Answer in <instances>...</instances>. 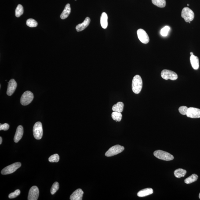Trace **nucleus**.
Segmentation results:
<instances>
[{"instance_id":"obj_11","label":"nucleus","mask_w":200,"mask_h":200,"mask_svg":"<svg viewBox=\"0 0 200 200\" xmlns=\"http://www.w3.org/2000/svg\"><path fill=\"white\" fill-rule=\"evenodd\" d=\"M187 116L190 118H200V109L195 107H189L187 110Z\"/></svg>"},{"instance_id":"obj_9","label":"nucleus","mask_w":200,"mask_h":200,"mask_svg":"<svg viewBox=\"0 0 200 200\" xmlns=\"http://www.w3.org/2000/svg\"><path fill=\"white\" fill-rule=\"evenodd\" d=\"M137 34L139 40L142 43L147 44L149 42V38L148 34L143 29H139L137 31Z\"/></svg>"},{"instance_id":"obj_17","label":"nucleus","mask_w":200,"mask_h":200,"mask_svg":"<svg viewBox=\"0 0 200 200\" xmlns=\"http://www.w3.org/2000/svg\"><path fill=\"white\" fill-rule=\"evenodd\" d=\"M153 193V190L151 188H147L141 190L138 193L137 195L139 197H143L150 194H152Z\"/></svg>"},{"instance_id":"obj_3","label":"nucleus","mask_w":200,"mask_h":200,"mask_svg":"<svg viewBox=\"0 0 200 200\" xmlns=\"http://www.w3.org/2000/svg\"><path fill=\"white\" fill-rule=\"evenodd\" d=\"M34 98V95L32 92L30 91H27L22 95L20 98V103L22 105H27L32 102Z\"/></svg>"},{"instance_id":"obj_2","label":"nucleus","mask_w":200,"mask_h":200,"mask_svg":"<svg viewBox=\"0 0 200 200\" xmlns=\"http://www.w3.org/2000/svg\"><path fill=\"white\" fill-rule=\"evenodd\" d=\"M154 154L157 158L164 161H171L174 159V157L172 154L162 150H157L154 152Z\"/></svg>"},{"instance_id":"obj_13","label":"nucleus","mask_w":200,"mask_h":200,"mask_svg":"<svg viewBox=\"0 0 200 200\" xmlns=\"http://www.w3.org/2000/svg\"><path fill=\"white\" fill-rule=\"evenodd\" d=\"M84 192L81 189H78L73 192L70 196L71 200H82Z\"/></svg>"},{"instance_id":"obj_24","label":"nucleus","mask_w":200,"mask_h":200,"mask_svg":"<svg viewBox=\"0 0 200 200\" xmlns=\"http://www.w3.org/2000/svg\"><path fill=\"white\" fill-rule=\"evenodd\" d=\"M112 117L114 121L116 122H120L121 121L122 118V114L121 113L114 112L112 114Z\"/></svg>"},{"instance_id":"obj_1","label":"nucleus","mask_w":200,"mask_h":200,"mask_svg":"<svg viewBox=\"0 0 200 200\" xmlns=\"http://www.w3.org/2000/svg\"><path fill=\"white\" fill-rule=\"evenodd\" d=\"M143 82L141 77L136 75L133 77L132 82V90L134 93L139 94L142 88Z\"/></svg>"},{"instance_id":"obj_15","label":"nucleus","mask_w":200,"mask_h":200,"mask_svg":"<svg viewBox=\"0 0 200 200\" xmlns=\"http://www.w3.org/2000/svg\"><path fill=\"white\" fill-rule=\"evenodd\" d=\"M23 134V128L21 125H19L18 127L15 134L14 140L15 142L18 143L22 137Z\"/></svg>"},{"instance_id":"obj_5","label":"nucleus","mask_w":200,"mask_h":200,"mask_svg":"<svg viewBox=\"0 0 200 200\" xmlns=\"http://www.w3.org/2000/svg\"><path fill=\"white\" fill-rule=\"evenodd\" d=\"M21 164L20 162H16L9 165L4 168L1 171V173L3 175L10 174L13 173L16 171L20 167Z\"/></svg>"},{"instance_id":"obj_31","label":"nucleus","mask_w":200,"mask_h":200,"mask_svg":"<svg viewBox=\"0 0 200 200\" xmlns=\"http://www.w3.org/2000/svg\"><path fill=\"white\" fill-rule=\"evenodd\" d=\"M20 191L19 189L16 190L13 192L11 193L9 195V198L10 199H13L16 198L20 194Z\"/></svg>"},{"instance_id":"obj_10","label":"nucleus","mask_w":200,"mask_h":200,"mask_svg":"<svg viewBox=\"0 0 200 200\" xmlns=\"http://www.w3.org/2000/svg\"><path fill=\"white\" fill-rule=\"evenodd\" d=\"M39 194V190L38 187L36 186H33L31 187L29 191L27 199L28 200H38Z\"/></svg>"},{"instance_id":"obj_26","label":"nucleus","mask_w":200,"mask_h":200,"mask_svg":"<svg viewBox=\"0 0 200 200\" xmlns=\"http://www.w3.org/2000/svg\"><path fill=\"white\" fill-rule=\"evenodd\" d=\"M27 25L29 27H36L38 25V23L34 19H27Z\"/></svg>"},{"instance_id":"obj_18","label":"nucleus","mask_w":200,"mask_h":200,"mask_svg":"<svg viewBox=\"0 0 200 200\" xmlns=\"http://www.w3.org/2000/svg\"><path fill=\"white\" fill-rule=\"evenodd\" d=\"M71 12V8L69 4H67L65 7L64 10L60 15V18L62 19H65L68 17Z\"/></svg>"},{"instance_id":"obj_25","label":"nucleus","mask_w":200,"mask_h":200,"mask_svg":"<svg viewBox=\"0 0 200 200\" xmlns=\"http://www.w3.org/2000/svg\"><path fill=\"white\" fill-rule=\"evenodd\" d=\"M23 13V7L20 4L18 5L15 10V16L16 17H19Z\"/></svg>"},{"instance_id":"obj_20","label":"nucleus","mask_w":200,"mask_h":200,"mask_svg":"<svg viewBox=\"0 0 200 200\" xmlns=\"http://www.w3.org/2000/svg\"><path fill=\"white\" fill-rule=\"evenodd\" d=\"M124 104L122 102H118L113 106L112 110L114 112L121 113L123 111Z\"/></svg>"},{"instance_id":"obj_29","label":"nucleus","mask_w":200,"mask_h":200,"mask_svg":"<svg viewBox=\"0 0 200 200\" xmlns=\"http://www.w3.org/2000/svg\"><path fill=\"white\" fill-rule=\"evenodd\" d=\"M170 30V27L168 26H166L161 29V34L162 36H166L168 35Z\"/></svg>"},{"instance_id":"obj_34","label":"nucleus","mask_w":200,"mask_h":200,"mask_svg":"<svg viewBox=\"0 0 200 200\" xmlns=\"http://www.w3.org/2000/svg\"><path fill=\"white\" fill-rule=\"evenodd\" d=\"M190 54L192 55H194V53H193L192 52H191V53H190Z\"/></svg>"},{"instance_id":"obj_36","label":"nucleus","mask_w":200,"mask_h":200,"mask_svg":"<svg viewBox=\"0 0 200 200\" xmlns=\"http://www.w3.org/2000/svg\"><path fill=\"white\" fill-rule=\"evenodd\" d=\"M187 6H189V4H187Z\"/></svg>"},{"instance_id":"obj_7","label":"nucleus","mask_w":200,"mask_h":200,"mask_svg":"<svg viewBox=\"0 0 200 200\" xmlns=\"http://www.w3.org/2000/svg\"><path fill=\"white\" fill-rule=\"evenodd\" d=\"M124 147L120 145H116L112 147L105 153L107 157H111L117 155L124 151Z\"/></svg>"},{"instance_id":"obj_12","label":"nucleus","mask_w":200,"mask_h":200,"mask_svg":"<svg viewBox=\"0 0 200 200\" xmlns=\"http://www.w3.org/2000/svg\"><path fill=\"white\" fill-rule=\"evenodd\" d=\"M17 84L16 81L14 79L10 80L8 82L7 94L8 95L11 96L15 92L17 87Z\"/></svg>"},{"instance_id":"obj_6","label":"nucleus","mask_w":200,"mask_h":200,"mask_svg":"<svg viewBox=\"0 0 200 200\" xmlns=\"http://www.w3.org/2000/svg\"><path fill=\"white\" fill-rule=\"evenodd\" d=\"M43 133V130L42 123L40 122L36 123L33 128V134L34 138L37 140H39L42 138Z\"/></svg>"},{"instance_id":"obj_32","label":"nucleus","mask_w":200,"mask_h":200,"mask_svg":"<svg viewBox=\"0 0 200 200\" xmlns=\"http://www.w3.org/2000/svg\"><path fill=\"white\" fill-rule=\"evenodd\" d=\"M9 128V125L8 124H1L0 125V130L7 131Z\"/></svg>"},{"instance_id":"obj_8","label":"nucleus","mask_w":200,"mask_h":200,"mask_svg":"<svg viewBox=\"0 0 200 200\" xmlns=\"http://www.w3.org/2000/svg\"><path fill=\"white\" fill-rule=\"evenodd\" d=\"M161 76L164 79L166 80L170 79L175 81L178 78V74L175 72L167 69L163 70L161 73Z\"/></svg>"},{"instance_id":"obj_22","label":"nucleus","mask_w":200,"mask_h":200,"mask_svg":"<svg viewBox=\"0 0 200 200\" xmlns=\"http://www.w3.org/2000/svg\"><path fill=\"white\" fill-rule=\"evenodd\" d=\"M152 4L158 7L164 8L166 5V0H152Z\"/></svg>"},{"instance_id":"obj_28","label":"nucleus","mask_w":200,"mask_h":200,"mask_svg":"<svg viewBox=\"0 0 200 200\" xmlns=\"http://www.w3.org/2000/svg\"><path fill=\"white\" fill-rule=\"evenodd\" d=\"M59 160V156L58 154H55L51 156L49 158V161L50 162H58Z\"/></svg>"},{"instance_id":"obj_19","label":"nucleus","mask_w":200,"mask_h":200,"mask_svg":"<svg viewBox=\"0 0 200 200\" xmlns=\"http://www.w3.org/2000/svg\"><path fill=\"white\" fill-rule=\"evenodd\" d=\"M107 15L105 12H103L102 13L101 17H100V24L102 27L103 29H106L108 25L107 22Z\"/></svg>"},{"instance_id":"obj_23","label":"nucleus","mask_w":200,"mask_h":200,"mask_svg":"<svg viewBox=\"0 0 200 200\" xmlns=\"http://www.w3.org/2000/svg\"><path fill=\"white\" fill-rule=\"evenodd\" d=\"M198 179V176L195 174L191 175V176L187 178L185 180V182L186 184H189L196 181Z\"/></svg>"},{"instance_id":"obj_35","label":"nucleus","mask_w":200,"mask_h":200,"mask_svg":"<svg viewBox=\"0 0 200 200\" xmlns=\"http://www.w3.org/2000/svg\"><path fill=\"white\" fill-rule=\"evenodd\" d=\"M199 198H200V194H199Z\"/></svg>"},{"instance_id":"obj_16","label":"nucleus","mask_w":200,"mask_h":200,"mask_svg":"<svg viewBox=\"0 0 200 200\" xmlns=\"http://www.w3.org/2000/svg\"><path fill=\"white\" fill-rule=\"evenodd\" d=\"M190 62L193 69L195 70L198 69L199 68V60L196 56L193 55L190 57Z\"/></svg>"},{"instance_id":"obj_30","label":"nucleus","mask_w":200,"mask_h":200,"mask_svg":"<svg viewBox=\"0 0 200 200\" xmlns=\"http://www.w3.org/2000/svg\"><path fill=\"white\" fill-rule=\"evenodd\" d=\"M188 109V107L186 106H182L179 108V111L180 114L183 115H187Z\"/></svg>"},{"instance_id":"obj_33","label":"nucleus","mask_w":200,"mask_h":200,"mask_svg":"<svg viewBox=\"0 0 200 200\" xmlns=\"http://www.w3.org/2000/svg\"><path fill=\"white\" fill-rule=\"evenodd\" d=\"M2 137H0V144L1 145V144H2Z\"/></svg>"},{"instance_id":"obj_27","label":"nucleus","mask_w":200,"mask_h":200,"mask_svg":"<svg viewBox=\"0 0 200 200\" xmlns=\"http://www.w3.org/2000/svg\"><path fill=\"white\" fill-rule=\"evenodd\" d=\"M59 184L58 182H55L52 185L51 189V192L52 194H54L58 191L59 189Z\"/></svg>"},{"instance_id":"obj_21","label":"nucleus","mask_w":200,"mask_h":200,"mask_svg":"<svg viewBox=\"0 0 200 200\" xmlns=\"http://www.w3.org/2000/svg\"><path fill=\"white\" fill-rule=\"evenodd\" d=\"M187 171L185 170L179 168V169H176L174 172V173L176 178H179L184 177L187 173Z\"/></svg>"},{"instance_id":"obj_14","label":"nucleus","mask_w":200,"mask_h":200,"mask_svg":"<svg viewBox=\"0 0 200 200\" xmlns=\"http://www.w3.org/2000/svg\"><path fill=\"white\" fill-rule=\"evenodd\" d=\"M91 22V19L89 17H86L84 20L83 22L78 24L76 27L77 32H81L83 31L89 26Z\"/></svg>"},{"instance_id":"obj_4","label":"nucleus","mask_w":200,"mask_h":200,"mask_svg":"<svg viewBox=\"0 0 200 200\" xmlns=\"http://www.w3.org/2000/svg\"><path fill=\"white\" fill-rule=\"evenodd\" d=\"M182 17L186 22H191L194 19V12L188 7L183 8L181 12Z\"/></svg>"}]
</instances>
